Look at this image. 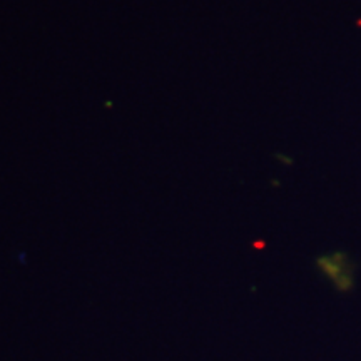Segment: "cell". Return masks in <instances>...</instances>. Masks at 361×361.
<instances>
[{"instance_id":"cell-1","label":"cell","mask_w":361,"mask_h":361,"mask_svg":"<svg viewBox=\"0 0 361 361\" xmlns=\"http://www.w3.org/2000/svg\"><path fill=\"white\" fill-rule=\"evenodd\" d=\"M318 269L323 276L331 281L338 291H350L355 284L353 271L355 264L348 259L345 252H331V255L322 256L318 259Z\"/></svg>"}]
</instances>
